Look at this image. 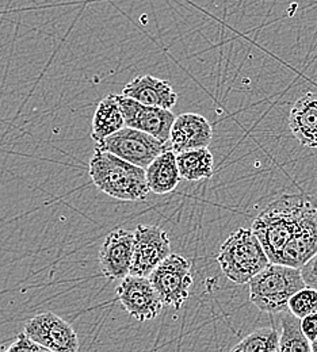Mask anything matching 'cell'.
<instances>
[{
  "label": "cell",
  "mask_w": 317,
  "mask_h": 352,
  "mask_svg": "<svg viewBox=\"0 0 317 352\" xmlns=\"http://www.w3.org/2000/svg\"><path fill=\"white\" fill-rule=\"evenodd\" d=\"M308 199V194H285L272 201L252 222L251 229L272 263L278 262L281 252L294 237Z\"/></svg>",
  "instance_id": "6da1fadb"
},
{
  "label": "cell",
  "mask_w": 317,
  "mask_h": 352,
  "mask_svg": "<svg viewBox=\"0 0 317 352\" xmlns=\"http://www.w3.org/2000/svg\"><path fill=\"white\" fill-rule=\"evenodd\" d=\"M92 183L120 201H145L149 192L145 170L95 146L89 166Z\"/></svg>",
  "instance_id": "7a4b0ae2"
},
{
  "label": "cell",
  "mask_w": 317,
  "mask_h": 352,
  "mask_svg": "<svg viewBox=\"0 0 317 352\" xmlns=\"http://www.w3.org/2000/svg\"><path fill=\"white\" fill-rule=\"evenodd\" d=\"M248 285L251 302L270 314L287 310L290 298L307 286L301 268L272 262L255 275Z\"/></svg>",
  "instance_id": "3957f363"
},
{
  "label": "cell",
  "mask_w": 317,
  "mask_h": 352,
  "mask_svg": "<svg viewBox=\"0 0 317 352\" xmlns=\"http://www.w3.org/2000/svg\"><path fill=\"white\" fill-rule=\"evenodd\" d=\"M217 262L228 279L237 285L248 283L272 263L258 236L245 228L234 230L224 241Z\"/></svg>",
  "instance_id": "277c9868"
},
{
  "label": "cell",
  "mask_w": 317,
  "mask_h": 352,
  "mask_svg": "<svg viewBox=\"0 0 317 352\" xmlns=\"http://www.w3.org/2000/svg\"><path fill=\"white\" fill-rule=\"evenodd\" d=\"M96 148L117 155L118 157L146 168L160 153L167 151V142L160 141L149 133L124 126L118 132L95 144Z\"/></svg>",
  "instance_id": "5b68a950"
},
{
  "label": "cell",
  "mask_w": 317,
  "mask_h": 352,
  "mask_svg": "<svg viewBox=\"0 0 317 352\" xmlns=\"http://www.w3.org/2000/svg\"><path fill=\"white\" fill-rule=\"evenodd\" d=\"M149 279L163 304L179 310L188 300L194 282L191 262L182 255L171 254L153 270Z\"/></svg>",
  "instance_id": "8992f818"
},
{
  "label": "cell",
  "mask_w": 317,
  "mask_h": 352,
  "mask_svg": "<svg viewBox=\"0 0 317 352\" xmlns=\"http://www.w3.org/2000/svg\"><path fill=\"white\" fill-rule=\"evenodd\" d=\"M23 332L47 352H78L80 343L76 331L60 316L45 311L26 321Z\"/></svg>",
  "instance_id": "52a82bcc"
},
{
  "label": "cell",
  "mask_w": 317,
  "mask_h": 352,
  "mask_svg": "<svg viewBox=\"0 0 317 352\" xmlns=\"http://www.w3.org/2000/svg\"><path fill=\"white\" fill-rule=\"evenodd\" d=\"M116 293L124 309L141 322L156 318L164 307L149 276L129 274L122 279Z\"/></svg>",
  "instance_id": "ba28073f"
},
{
  "label": "cell",
  "mask_w": 317,
  "mask_h": 352,
  "mask_svg": "<svg viewBox=\"0 0 317 352\" xmlns=\"http://www.w3.org/2000/svg\"><path fill=\"white\" fill-rule=\"evenodd\" d=\"M171 255V241L166 230L156 225H138L135 230V250L131 274L149 276Z\"/></svg>",
  "instance_id": "9c48e42d"
},
{
  "label": "cell",
  "mask_w": 317,
  "mask_h": 352,
  "mask_svg": "<svg viewBox=\"0 0 317 352\" xmlns=\"http://www.w3.org/2000/svg\"><path fill=\"white\" fill-rule=\"evenodd\" d=\"M117 100L121 106L127 126L149 133L163 142L170 141L171 129L177 118L171 110L140 103L122 94L117 95Z\"/></svg>",
  "instance_id": "30bf717a"
},
{
  "label": "cell",
  "mask_w": 317,
  "mask_h": 352,
  "mask_svg": "<svg viewBox=\"0 0 317 352\" xmlns=\"http://www.w3.org/2000/svg\"><path fill=\"white\" fill-rule=\"evenodd\" d=\"M135 250V230L116 229L109 233L99 251L102 274L110 280L124 279L131 274Z\"/></svg>",
  "instance_id": "8fae6325"
},
{
  "label": "cell",
  "mask_w": 317,
  "mask_h": 352,
  "mask_svg": "<svg viewBox=\"0 0 317 352\" xmlns=\"http://www.w3.org/2000/svg\"><path fill=\"white\" fill-rule=\"evenodd\" d=\"M317 254V198L308 199L294 237L281 252L276 263L301 268Z\"/></svg>",
  "instance_id": "7c38bea8"
},
{
  "label": "cell",
  "mask_w": 317,
  "mask_h": 352,
  "mask_svg": "<svg viewBox=\"0 0 317 352\" xmlns=\"http://www.w3.org/2000/svg\"><path fill=\"white\" fill-rule=\"evenodd\" d=\"M213 140L212 124L201 114L184 113L175 118L171 129V149L175 153L208 148Z\"/></svg>",
  "instance_id": "4fadbf2b"
},
{
  "label": "cell",
  "mask_w": 317,
  "mask_h": 352,
  "mask_svg": "<svg viewBox=\"0 0 317 352\" xmlns=\"http://www.w3.org/2000/svg\"><path fill=\"white\" fill-rule=\"evenodd\" d=\"M122 95L148 106L168 110H171L178 102V94L167 80H162L151 75L135 78L124 87Z\"/></svg>",
  "instance_id": "5bb4252c"
},
{
  "label": "cell",
  "mask_w": 317,
  "mask_h": 352,
  "mask_svg": "<svg viewBox=\"0 0 317 352\" xmlns=\"http://www.w3.org/2000/svg\"><path fill=\"white\" fill-rule=\"evenodd\" d=\"M289 126L305 148H317V94L301 96L292 107Z\"/></svg>",
  "instance_id": "9a60e30c"
},
{
  "label": "cell",
  "mask_w": 317,
  "mask_h": 352,
  "mask_svg": "<svg viewBox=\"0 0 317 352\" xmlns=\"http://www.w3.org/2000/svg\"><path fill=\"white\" fill-rule=\"evenodd\" d=\"M145 174L149 191L157 195L173 192L182 179L177 153L173 149L164 151L145 168Z\"/></svg>",
  "instance_id": "2e32d148"
},
{
  "label": "cell",
  "mask_w": 317,
  "mask_h": 352,
  "mask_svg": "<svg viewBox=\"0 0 317 352\" xmlns=\"http://www.w3.org/2000/svg\"><path fill=\"white\" fill-rule=\"evenodd\" d=\"M125 126V118L121 106L117 100V95L111 94L103 98L95 110L92 118V133L91 137L95 144L100 142L106 137L118 132Z\"/></svg>",
  "instance_id": "e0dca14e"
},
{
  "label": "cell",
  "mask_w": 317,
  "mask_h": 352,
  "mask_svg": "<svg viewBox=\"0 0 317 352\" xmlns=\"http://www.w3.org/2000/svg\"><path fill=\"white\" fill-rule=\"evenodd\" d=\"M181 176L188 182H199L213 176L215 157L208 148H197L177 153Z\"/></svg>",
  "instance_id": "ac0fdd59"
},
{
  "label": "cell",
  "mask_w": 317,
  "mask_h": 352,
  "mask_svg": "<svg viewBox=\"0 0 317 352\" xmlns=\"http://www.w3.org/2000/svg\"><path fill=\"white\" fill-rule=\"evenodd\" d=\"M279 314H282L279 352L312 351V343L308 340L303 331L301 318L293 314L289 309Z\"/></svg>",
  "instance_id": "d6986e66"
},
{
  "label": "cell",
  "mask_w": 317,
  "mask_h": 352,
  "mask_svg": "<svg viewBox=\"0 0 317 352\" xmlns=\"http://www.w3.org/2000/svg\"><path fill=\"white\" fill-rule=\"evenodd\" d=\"M279 336L275 328H261L244 338L232 351L279 352Z\"/></svg>",
  "instance_id": "ffe728a7"
},
{
  "label": "cell",
  "mask_w": 317,
  "mask_h": 352,
  "mask_svg": "<svg viewBox=\"0 0 317 352\" xmlns=\"http://www.w3.org/2000/svg\"><path fill=\"white\" fill-rule=\"evenodd\" d=\"M289 310L300 318L317 313V290L305 286L297 292L289 301Z\"/></svg>",
  "instance_id": "44dd1931"
},
{
  "label": "cell",
  "mask_w": 317,
  "mask_h": 352,
  "mask_svg": "<svg viewBox=\"0 0 317 352\" xmlns=\"http://www.w3.org/2000/svg\"><path fill=\"white\" fill-rule=\"evenodd\" d=\"M8 352H47L45 347H43L41 344H39L37 342H34L30 336H28L25 332L19 333L18 338L15 339V342L7 347Z\"/></svg>",
  "instance_id": "7402d4cb"
},
{
  "label": "cell",
  "mask_w": 317,
  "mask_h": 352,
  "mask_svg": "<svg viewBox=\"0 0 317 352\" xmlns=\"http://www.w3.org/2000/svg\"><path fill=\"white\" fill-rule=\"evenodd\" d=\"M301 272L307 286H311L317 290V254L301 267Z\"/></svg>",
  "instance_id": "603a6c76"
},
{
  "label": "cell",
  "mask_w": 317,
  "mask_h": 352,
  "mask_svg": "<svg viewBox=\"0 0 317 352\" xmlns=\"http://www.w3.org/2000/svg\"><path fill=\"white\" fill-rule=\"evenodd\" d=\"M301 327L311 343L317 339V313H312L304 318H301Z\"/></svg>",
  "instance_id": "cb8c5ba5"
},
{
  "label": "cell",
  "mask_w": 317,
  "mask_h": 352,
  "mask_svg": "<svg viewBox=\"0 0 317 352\" xmlns=\"http://www.w3.org/2000/svg\"><path fill=\"white\" fill-rule=\"evenodd\" d=\"M312 352H317V339L312 343Z\"/></svg>",
  "instance_id": "d4e9b609"
}]
</instances>
